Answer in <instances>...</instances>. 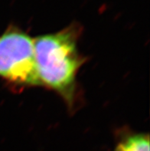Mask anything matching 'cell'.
Returning a JSON list of instances; mask_svg holds the SVG:
<instances>
[{"mask_svg": "<svg viewBox=\"0 0 150 151\" xmlns=\"http://www.w3.org/2000/svg\"><path fill=\"white\" fill-rule=\"evenodd\" d=\"M78 28L70 26L33 40L37 72L41 84L70 97L77 72L83 64L77 48Z\"/></svg>", "mask_w": 150, "mask_h": 151, "instance_id": "cell-1", "label": "cell"}, {"mask_svg": "<svg viewBox=\"0 0 150 151\" xmlns=\"http://www.w3.org/2000/svg\"><path fill=\"white\" fill-rule=\"evenodd\" d=\"M0 76L11 82L42 84L37 72L33 40L16 29L0 38Z\"/></svg>", "mask_w": 150, "mask_h": 151, "instance_id": "cell-2", "label": "cell"}, {"mask_svg": "<svg viewBox=\"0 0 150 151\" xmlns=\"http://www.w3.org/2000/svg\"><path fill=\"white\" fill-rule=\"evenodd\" d=\"M120 145L123 151H149V136L136 134L127 138Z\"/></svg>", "mask_w": 150, "mask_h": 151, "instance_id": "cell-3", "label": "cell"}, {"mask_svg": "<svg viewBox=\"0 0 150 151\" xmlns=\"http://www.w3.org/2000/svg\"><path fill=\"white\" fill-rule=\"evenodd\" d=\"M115 151H123V150H122L121 147H120V145H119L116 148V150H115Z\"/></svg>", "mask_w": 150, "mask_h": 151, "instance_id": "cell-4", "label": "cell"}]
</instances>
